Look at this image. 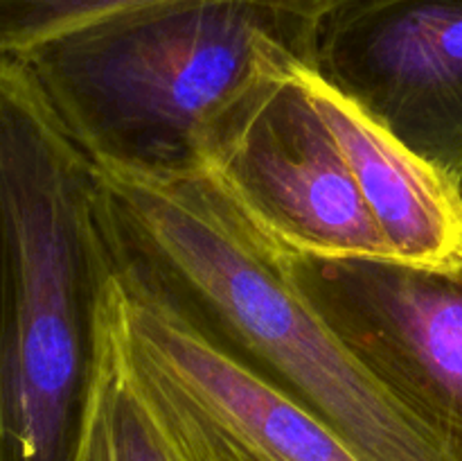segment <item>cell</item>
<instances>
[{
  "label": "cell",
  "mask_w": 462,
  "mask_h": 461,
  "mask_svg": "<svg viewBox=\"0 0 462 461\" xmlns=\"http://www.w3.org/2000/svg\"><path fill=\"white\" fill-rule=\"evenodd\" d=\"M95 170L117 274L305 407L361 461H462L343 346L206 167Z\"/></svg>",
  "instance_id": "1"
},
{
  "label": "cell",
  "mask_w": 462,
  "mask_h": 461,
  "mask_svg": "<svg viewBox=\"0 0 462 461\" xmlns=\"http://www.w3.org/2000/svg\"><path fill=\"white\" fill-rule=\"evenodd\" d=\"M117 265L95 163L0 54V461H72Z\"/></svg>",
  "instance_id": "2"
},
{
  "label": "cell",
  "mask_w": 462,
  "mask_h": 461,
  "mask_svg": "<svg viewBox=\"0 0 462 461\" xmlns=\"http://www.w3.org/2000/svg\"><path fill=\"white\" fill-rule=\"evenodd\" d=\"M316 16L262 0H162L61 32L18 54L99 167H203L217 118L273 63L314 59Z\"/></svg>",
  "instance_id": "3"
},
{
  "label": "cell",
  "mask_w": 462,
  "mask_h": 461,
  "mask_svg": "<svg viewBox=\"0 0 462 461\" xmlns=\"http://www.w3.org/2000/svg\"><path fill=\"white\" fill-rule=\"evenodd\" d=\"M106 316L131 387L179 461H361L305 407L117 271Z\"/></svg>",
  "instance_id": "4"
},
{
  "label": "cell",
  "mask_w": 462,
  "mask_h": 461,
  "mask_svg": "<svg viewBox=\"0 0 462 461\" xmlns=\"http://www.w3.org/2000/svg\"><path fill=\"white\" fill-rule=\"evenodd\" d=\"M305 61L282 59L251 81L208 131L203 167L278 251L393 256L302 84Z\"/></svg>",
  "instance_id": "5"
},
{
  "label": "cell",
  "mask_w": 462,
  "mask_h": 461,
  "mask_svg": "<svg viewBox=\"0 0 462 461\" xmlns=\"http://www.w3.org/2000/svg\"><path fill=\"white\" fill-rule=\"evenodd\" d=\"M282 260L343 346L462 459V258L282 253Z\"/></svg>",
  "instance_id": "6"
},
{
  "label": "cell",
  "mask_w": 462,
  "mask_h": 461,
  "mask_svg": "<svg viewBox=\"0 0 462 461\" xmlns=\"http://www.w3.org/2000/svg\"><path fill=\"white\" fill-rule=\"evenodd\" d=\"M311 68L462 190V0H347Z\"/></svg>",
  "instance_id": "7"
},
{
  "label": "cell",
  "mask_w": 462,
  "mask_h": 461,
  "mask_svg": "<svg viewBox=\"0 0 462 461\" xmlns=\"http://www.w3.org/2000/svg\"><path fill=\"white\" fill-rule=\"evenodd\" d=\"M300 77L311 102L341 145L393 256L411 262L462 258L458 185L328 84L311 63H300Z\"/></svg>",
  "instance_id": "8"
},
{
  "label": "cell",
  "mask_w": 462,
  "mask_h": 461,
  "mask_svg": "<svg viewBox=\"0 0 462 461\" xmlns=\"http://www.w3.org/2000/svg\"><path fill=\"white\" fill-rule=\"evenodd\" d=\"M72 461H179L129 382L102 307V337L93 393Z\"/></svg>",
  "instance_id": "9"
},
{
  "label": "cell",
  "mask_w": 462,
  "mask_h": 461,
  "mask_svg": "<svg viewBox=\"0 0 462 461\" xmlns=\"http://www.w3.org/2000/svg\"><path fill=\"white\" fill-rule=\"evenodd\" d=\"M162 0H0V54L27 52L77 25ZM307 16H325L347 0H262Z\"/></svg>",
  "instance_id": "10"
}]
</instances>
